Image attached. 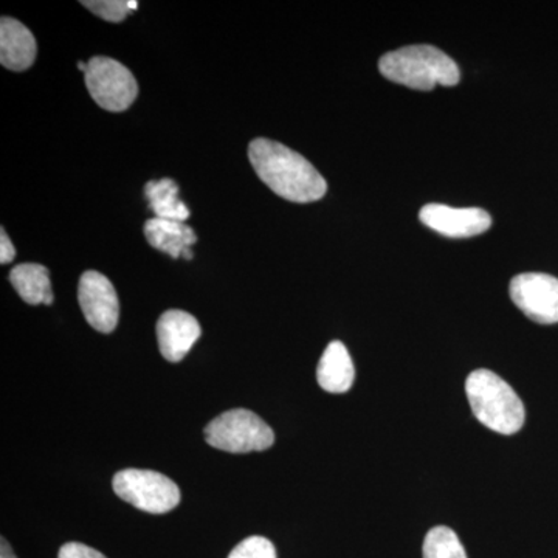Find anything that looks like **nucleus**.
<instances>
[{
  "label": "nucleus",
  "instance_id": "nucleus-1",
  "mask_svg": "<svg viewBox=\"0 0 558 558\" xmlns=\"http://www.w3.org/2000/svg\"><path fill=\"white\" fill-rule=\"evenodd\" d=\"M248 159L258 178L282 199L311 204L325 197L328 183L310 160L267 138L250 143Z\"/></svg>",
  "mask_w": 558,
  "mask_h": 558
},
{
  "label": "nucleus",
  "instance_id": "nucleus-2",
  "mask_svg": "<svg viewBox=\"0 0 558 558\" xmlns=\"http://www.w3.org/2000/svg\"><path fill=\"white\" fill-rule=\"evenodd\" d=\"M385 78L410 89L428 92L436 86H457L461 73L449 54L433 46H409L389 51L379 61Z\"/></svg>",
  "mask_w": 558,
  "mask_h": 558
},
{
  "label": "nucleus",
  "instance_id": "nucleus-3",
  "mask_svg": "<svg viewBox=\"0 0 558 558\" xmlns=\"http://www.w3.org/2000/svg\"><path fill=\"white\" fill-rule=\"evenodd\" d=\"M473 414L481 424L499 435H515L524 425L526 411L508 381L488 369L473 371L465 380Z\"/></svg>",
  "mask_w": 558,
  "mask_h": 558
},
{
  "label": "nucleus",
  "instance_id": "nucleus-4",
  "mask_svg": "<svg viewBox=\"0 0 558 558\" xmlns=\"http://www.w3.org/2000/svg\"><path fill=\"white\" fill-rule=\"evenodd\" d=\"M205 439L215 449L229 453H250L270 449L275 435L269 425L248 410H230L213 418L205 428Z\"/></svg>",
  "mask_w": 558,
  "mask_h": 558
},
{
  "label": "nucleus",
  "instance_id": "nucleus-5",
  "mask_svg": "<svg viewBox=\"0 0 558 558\" xmlns=\"http://www.w3.org/2000/svg\"><path fill=\"white\" fill-rule=\"evenodd\" d=\"M113 492L143 512L167 513L178 508L180 488L174 481L154 470L126 469L113 476Z\"/></svg>",
  "mask_w": 558,
  "mask_h": 558
},
{
  "label": "nucleus",
  "instance_id": "nucleus-6",
  "mask_svg": "<svg viewBox=\"0 0 558 558\" xmlns=\"http://www.w3.org/2000/svg\"><path fill=\"white\" fill-rule=\"evenodd\" d=\"M84 78L90 97L109 112H123L137 98L138 84L131 70L112 58H92Z\"/></svg>",
  "mask_w": 558,
  "mask_h": 558
},
{
  "label": "nucleus",
  "instance_id": "nucleus-7",
  "mask_svg": "<svg viewBox=\"0 0 558 558\" xmlns=\"http://www.w3.org/2000/svg\"><path fill=\"white\" fill-rule=\"evenodd\" d=\"M510 299L539 325L558 323V279L546 274H521L510 281Z\"/></svg>",
  "mask_w": 558,
  "mask_h": 558
},
{
  "label": "nucleus",
  "instance_id": "nucleus-8",
  "mask_svg": "<svg viewBox=\"0 0 558 558\" xmlns=\"http://www.w3.org/2000/svg\"><path fill=\"white\" fill-rule=\"evenodd\" d=\"M78 301L87 323L98 332L110 333L119 326V295L100 271L89 270L80 278Z\"/></svg>",
  "mask_w": 558,
  "mask_h": 558
},
{
  "label": "nucleus",
  "instance_id": "nucleus-9",
  "mask_svg": "<svg viewBox=\"0 0 558 558\" xmlns=\"http://www.w3.org/2000/svg\"><path fill=\"white\" fill-rule=\"evenodd\" d=\"M418 219L428 229L453 240L478 236L492 226V218L481 208H451L449 205L428 204L418 213Z\"/></svg>",
  "mask_w": 558,
  "mask_h": 558
},
{
  "label": "nucleus",
  "instance_id": "nucleus-10",
  "mask_svg": "<svg viewBox=\"0 0 558 558\" xmlns=\"http://www.w3.org/2000/svg\"><path fill=\"white\" fill-rule=\"evenodd\" d=\"M201 333L199 322L189 312H165L157 323L160 352L168 362L178 363L185 359L190 349L199 340Z\"/></svg>",
  "mask_w": 558,
  "mask_h": 558
},
{
  "label": "nucleus",
  "instance_id": "nucleus-11",
  "mask_svg": "<svg viewBox=\"0 0 558 558\" xmlns=\"http://www.w3.org/2000/svg\"><path fill=\"white\" fill-rule=\"evenodd\" d=\"M35 36L32 32L13 17H2L0 21V62L3 68L13 72H24L31 69L36 60Z\"/></svg>",
  "mask_w": 558,
  "mask_h": 558
},
{
  "label": "nucleus",
  "instance_id": "nucleus-12",
  "mask_svg": "<svg viewBox=\"0 0 558 558\" xmlns=\"http://www.w3.org/2000/svg\"><path fill=\"white\" fill-rule=\"evenodd\" d=\"M145 236L154 248L167 253L172 259H193L191 247L196 244L197 236L185 222L149 219L145 223Z\"/></svg>",
  "mask_w": 558,
  "mask_h": 558
},
{
  "label": "nucleus",
  "instance_id": "nucleus-13",
  "mask_svg": "<svg viewBox=\"0 0 558 558\" xmlns=\"http://www.w3.org/2000/svg\"><path fill=\"white\" fill-rule=\"evenodd\" d=\"M354 379V363H352L347 347L341 341H330L318 363L319 387L332 395H341L352 388Z\"/></svg>",
  "mask_w": 558,
  "mask_h": 558
},
{
  "label": "nucleus",
  "instance_id": "nucleus-14",
  "mask_svg": "<svg viewBox=\"0 0 558 558\" xmlns=\"http://www.w3.org/2000/svg\"><path fill=\"white\" fill-rule=\"evenodd\" d=\"M10 282L20 293L25 303L32 306L53 303V290L50 284V274L40 264H21L10 271Z\"/></svg>",
  "mask_w": 558,
  "mask_h": 558
},
{
  "label": "nucleus",
  "instance_id": "nucleus-15",
  "mask_svg": "<svg viewBox=\"0 0 558 558\" xmlns=\"http://www.w3.org/2000/svg\"><path fill=\"white\" fill-rule=\"evenodd\" d=\"M145 196L157 219L185 222L190 218V209L179 199V185L172 179L150 180Z\"/></svg>",
  "mask_w": 558,
  "mask_h": 558
},
{
  "label": "nucleus",
  "instance_id": "nucleus-16",
  "mask_svg": "<svg viewBox=\"0 0 558 558\" xmlns=\"http://www.w3.org/2000/svg\"><path fill=\"white\" fill-rule=\"evenodd\" d=\"M424 558H468L464 546L450 527H433L424 539Z\"/></svg>",
  "mask_w": 558,
  "mask_h": 558
},
{
  "label": "nucleus",
  "instance_id": "nucleus-17",
  "mask_svg": "<svg viewBox=\"0 0 558 558\" xmlns=\"http://www.w3.org/2000/svg\"><path fill=\"white\" fill-rule=\"evenodd\" d=\"M83 5L108 22L124 21L131 11L138 9V2H135V0H132V2L131 0L130 2H124V0H92V2L84 0Z\"/></svg>",
  "mask_w": 558,
  "mask_h": 558
},
{
  "label": "nucleus",
  "instance_id": "nucleus-18",
  "mask_svg": "<svg viewBox=\"0 0 558 558\" xmlns=\"http://www.w3.org/2000/svg\"><path fill=\"white\" fill-rule=\"evenodd\" d=\"M229 558H278L277 549L271 545L270 539L264 537H248L241 542Z\"/></svg>",
  "mask_w": 558,
  "mask_h": 558
},
{
  "label": "nucleus",
  "instance_id": "nucleus-19",
  "mask_svg": "<svg viewBox=\"0 0 558 558\" xmlns=\"http://www.w3.org/2000/svg\"><path fill=\"white\" fill-rule=\"evenodd\" d=\"M58 558H106L101 553L83 545V543H68L60 549Z\"/></svg>",
  "mask_w": 558,
  "mask_h": 558
},
{
  "label": "nucleus",
  "instance_id": "nucleus-20",
  "mask_svg": "<svg viewBox=\"0 0 558 558\" xmlns=\"http://www.w3.org/2000/svg\"><path fill=\"white\" fill-rule=\"evenodd\" d=\"M14 258H16V250L11 244L7 231L2 229L0 231V263L10 264Z\"/></svg>",
  "mask_w": 558,
  "mask_h": 558
},
{
  "label": "nucleus",
  "instance_id": "nucleus-21",
  "mask_svg": "<svg viewBox=\"0 0 558 558\" xmlns=\"http://www.w3.org/2000/svg\"><path fill=\"white\" fill-rule=\"evenodd\" d=\"M0 558H17L5 538H2V546H0Z\"/></svg>",
  "mask_w": 558,
  "mask_h": 558
},
{
  "label": "nucleus",
  "instance_id": "nucleus-22",
  "mask_svg": "<svg viewBox=\"0 0 558 558\" xmlns=\"http://www.w3.org/2000/svg\"><path fill=\"white\" fill-rule=\"evenodd\" d=\"M78 69L81 70V72L86 73L87 62H78Z\"/></svg>",
  "mask_w": 558,
  "mask_h": 558
}]
</instances>
